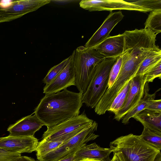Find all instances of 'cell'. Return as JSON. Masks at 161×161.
I'll return each instance as SVG.
<instances>
[{
  "instance_id": "cell-28",
  "label": "cell",
  "mask_w": 161,
  "mask_h": 161,
  "mask_svg": "<svg viewBox=\"0 0 161 161\" xmlns=\"http://www.w3.org/2000/svg\"><path fill=\"white\" fill-rule=\"evenodd\" d=\"M156 112H161V100H154L146 109Z\"/></svg>"
},
{
  "instance_id": "cell-13",
  "label": "cell",
  "mask_w": 161,
  "mask_h": 161,
  "mask_svg": "<svg viewBox=\"0 0 161 161\" xmlns=\"http://www.w3.org/2000/svg\"><path fill=\"white\" fill-rule=\"evenodd\" d=\"M43 125V123L35 114L31 115L22 118L11 125L7 130L11 136H33Z\"/></svg>"
},
{
  "instance_id": "cell-26",
  "label": "cell",
  "mask_w": 161,
  "mask_h": 161,
  "mask_svg": "<svg viewBox=\"0 0 161 161\" xmlns=\"http://www.w3.org/2000/svg\"><path fill=\"white\" fill-rule=\"evenodd\" d=\"M161 61L158 62L153 68L143 75V79L146 83L152 82L156 78L161 79Z\"/></svg>"
},
{
  "instance_id": "cell-1",
  "label": "cell",
  "mask_w": 161,
  "mask_h": 161,
  "mask_svg": "<svg viewBox=\"0 0 161 161\" xmlns=\"http://www.w3.org/2000/svg\"><path fill=\"white\" fill-rule=\"evenodd\" d=\"M83 94L67 89L45 94L34 109L36 116L47 127L77 116L83 104Z\"/></svg>"
},
{
  "instance_id": "cell-22",
  "label": "cell",
  "mask_w": 161,
  "mask_h": 161,
  "mask_svg": "<svg viewBox=\"0 0 161 161\" xmlns=\"http://www.w3.org/2000/svg\"><path fill=\"white\" fill-rule=\"evenodd\" d=\"M141 138L145 142L156 149L161 151V134L144 128Z\"/></svg>"
},
{
  "instance_id": "cell-11",
  "label": "cell",
  "mask_w": 161,
  "mask_h": 161,
  "mask_svg": "<svg viewBox=\"0 0 161 161\" xmlns=\"http://www.w3.org/2000/svg\"><path fill=\"white\" fill-rule=\"evenodd\" d=\"M146 83L143 79V75L135 76L132 79L125 102L123 107L115 114L114 119L119 121L136 107L144 95Z\"/></svg>"
},
{
  "instance_id": "cell-10",
  "label": "cell",
  "mask_w": 161,
  "mask_h": 161,
  "mask_svg": "<svg viewBox=\"0 0 161 161\" xmlns=\"http://www.w3.org/2000/svg\"><path fill=\"white\" fill-rule=\"evenodd\" d=\"M38 139L33 136L8 135L0 137V148L19 154L35 151Z\"/></svg>"
},
{
  "instance_id": "cell-17",
  "label": "cell",
  "mask_w": 161,
  "mask_h": 161,
  "mask_svg": "<svg viewBox=\"0 0 161 161\" xmlns=\"http://www.w3.org/2000/svg\"><path fill=\"white\" fill-rule=\"evenodd\" d=\"M148 84V83H146L145 85L144 94L142 98L136 107L121 119L122 123L123 124H127L131 118H133L141 111L146 109L151 102L155 99L157 91L153 94H149V88Z\"/></svg>"
},
{
  "instance_id": "cell-27",
  "label": "cell",
  "mask_w": 161,
  "mask_h": 161,
  "mask_svg": "<svg viewBox=\"0 0 161 161\" xmlns=\"http://www.w3.org/2000/svg\"><path fill=\"white\" fill-rule=\"evenodd\" d=\"M21 154L0 148V161H13L21 157Z\"/></svg>"
},
{
  "instance_id": "cell-16",
  "label": "cell",
  "mask_w": 161,
  "mask_h": 161,
  "mask_svg": "<svg viewBox=\"0 0 161 161\" xmlns=\"http://www.w3.org/2000/svg\"><path fill=\"white\" fill-rule=\"evenodd\" d=\"M145 128L161 134V112L145 109L133 117Z\"/></svg>"
},
{
  "instance_id": "cell-15",
  "label": "cell",
  "mask_w": 161,
  "mask_h": 161,
  "mask_svg": "<svg viewBox=\"0 0 161 161\" xmlns=\"http://www.w3.org/2000/svg\"><path fill=\"white\" fill-rule=\"evenodd\" d=\"M112 152V150L110 148H103L96 143H93L86 145L77 150L74 157V161L87 158L101 161H110L109 155Z\"/></svg>"
},
{
  "instance_id": "cell-5",
  "label": "cell",
  "mask_w": 161,
  "mask_h": 161,
  "mask_svg": "<svg viewBox=\"0 0 161 161\" xmlns=\"http://www.w3.org/2000/svg\"><path fill=\"white\" fill-rule=\"evenodd\" d=\"M98 124L93 121L92 124L82 130L58 147L37 159L39 161H58L68 154L86 145L89 142L99 136L94 133L97 130Z\"/></svg>"
},
{
  "instance_id": "cell-3",
  "label": "cell",
  "mask_w": 161,
  "mask_h": 161,
  "mask_svg": "<svg viewBox=\"0 0 161 161\" xmlns=\"http://www.w3.org/2000/svg\"><path fill=\"white\" fill-rule=\"evenodd\" d=\"M105 58L96 49L80 46L75 50L73 62L76 86L83 94L86 91L97 65Z\"/></svg>"
},
{
  "instance_id": "cell-20",
  "label": "cell",
  "mask_w": 161,
  "mask_h": 161,
  "mask_svg": "<svg viewBox=\"0 0 161 161\" xmlns=\"http://www.w3.org/2000/svg\"><path fill=\"white\" fill-rule=\"evenodd\" d=\"M130 83L131 80L116 96L110 105L108 111L114 113V115L124 106L128 97Z\"/></svg>"
},
{
  "instance_id": "cell-7",
  "label": "cell",
  "mask_w": 161,
  "mask_h": 161,
  "mask_svg": "<svg viewBox=\"0 0 161 161\" xmlns=\"http://www.w3.org/2000/svg\"><path fill=\"white\" fill-rule=\"evenodd\" d=\"M93 120L89 119L84 111L80 114L73 117L53 126L47 127L44 132L42 139L52 141L54 139L72 133L92 124Z\"/></svg>"
},
{
  "instance_id": "cell-29",
  "label": "cell",
  "mask_w": 161,
  "mask_h": 161,
  "mask_svg": "<svg viewBox=\"0 0 161 161\" xmlns=\"http://www.w3.org/2000/svg\"><path fill=\"white\" fill-rule=\"evenodd\" d=\"M76 151L73 152L68 154L66 156L58 161H74V157Z\"/></svg>"
},
{
  "instance_id": "cell-30",
  "label": "cell",
  "mask_w": 161,
  "mask_h": 161,
  "mask_svg": "<svg viewBox=\"0 0 161 161\" xmlns=\"http://www.w3.org/2000/svg\"><path fill=\"white\" fill-rule=\"evenodd\" d=\"M13 161H36L34 158L26 156H21L19 158Z\"/></svg>"
},
{
  "instance_id": "cell-32",
  "label": "cell",
  "mask_w": 161,
  "mask_h": 161,
  "mask_svg": "<svg viewBox=\"0 0 161 161\" xmlns=\"http://www.w3.org/2000/svg\"><path fill=\"white\" fill-rule=\"evenodd\" d=\"M77 161H101L99 160H97L94 159H90V158H84L81 159L80 160H78Z\"/></svg>"
},
{
  "instance_id": "cell-21",
  "label": "cell",
  "mask_w": 161,
  "mask_h": 161,
  "mask_svg": "<svg viewBox=\"0 0 161 161\" xmlns=\"http://www.w3.org/2000/svg\"><path fill=\"white\" fill-rule=\"evenodd\" d=\"M64 142L49 141L42 139L38 142L35 150L37 159L58 147Z\"/></svg>"
},
{
  "instance_id": "cell-12",
  "label": "cell",
  "mask_w": 161,
  "mask_h": 161,
  "mask_svg": "<svg viewBox=\"0 0 161 161\" xmlns=\"http://www.w3.org/2000/svg\"><path fill=\"white\" fill-rule=\"evenodd\" d=\"M124 17L120 11L114 12H110L100 27L86 42L85 47L93 48L109 37L112 29Z\"/></svg>"
},
{
  "instance_id": "cell-24",
  "label": "cell",
  "mask_w": 161,
  "mask_h": 161,
  "mask_svg": "<svg viewBox=\"0 0 161 161\" xmlns=\"http://www.w3.org/2000/svg\"><path fill=\"white\" fill-rule=\"evenodd\" d=\"M130 2L151 11L161 9V0H139Z\"/></svg>"
},
{
  "instance_id": "cell-9",
  "label": "cell",
  "mask_w": 161,
  "mask_h": 161,
  "mask_svg": "<svg viewBox=\"0 0 161 161\" xmlns=\"http://www.w3.org/2000/svg\"><path fill=\"white\" fill-rule=\"evenodd\" d=\"M74 50L70 55L69 61L61 72L48 85L45 86L43 93L45 94L55 93L67 89L71 86H76L75 75L73 60Z\"/></svg>"
},
{
  "instance_id": "cell-19",
  "label": "cell",
  "mask_w": 161,
  "mask_h": 161,
  "mask_svg": "<svg viewBox=\"0 0 161 161\" xmlns=\"http://www.w3.org/2000/svg\"><path fill=\"white\" fill-rule=\"evenodd\" d=\"M148 29L157 35L161 32V9L151 11L144 24Z\"/></svg>"
},
{
  "instance_id": "cell-2",
  "label": "cell",
  "mask_w": 161,
  "mask_h": 161,
  "mask_svg": "<svg viewBox=\"0 0 161 161\" xmlns=\"http://www.w3.org/2000/svg\"><path fill=\"white\" fill-rule=\"evenodd\" d=\"M110 148L121 161H154L160 151L144 141L140 136L130 134L110 142Z\"/></svg>"
},
{
  "instance_id": "cell-8",
  "label": "cell",
  "mask_w": 161,
  "mask_h": 161,
  "mask_svg": "<svg viewBox=\"0 0 161 161\" xmlns=\"http://www.w3.org/2000/svg\"><path fill=\"white\" fill-rule=\"evenodd\" d=\"M79 5L82 8L89 11L111 12L116 10L136 11L144 13L151 11L150 10L122 0H82L80 2Z\"/></svg>"
},
{
  "instance_id": "cell-25",
  "label": "cell",
  "mask_w": 161,
  "mask_h": 161,
  "mask_svg": "<svg viewBox=\"0 0 161 161\" xmlns=\"http://www.w3.org/2000/svg\"><path fill=\"white\" fill-rule=\"evenodd\" d=\"M122 64V55L119 57L112 67L109 76L108 88L109 89L115 82L120 71Z\"/></svg>"
},
{
  "instance_id": "cell-14",
  "label": "cell",
  "mask_w": 161,
  "mask_h": 161,
  "mask_svg": "<svg viewBox=\"0 0 161 161\" xmlns=\"http://www.w3.org/2000/svg\"><path fill=\"white\" fill-rule=\"evenodd\" d=\"M124 46L123 34L109 36L93 48L105 58H117L123 53Z\"/></svg>"
},
{
  "instance_id": "cell-31",
  "label": "cell",
  "mask_w": 161,
  "mask_h": 161,
  "mask_svg": "<svg viewBox=\"0 0 161 161\" xmlns=\"http://www.w3.org/2000/svg\"><path fill=\"white\" fill-rule=\"evenodd\" d=\"M110 161H121L118 156L115 154H114V156Z\"/></svg>"
},
{
  "instance_id": "cell-33",
  "label": "cell",
  "mask_w": 161,
  "mask_h": 161,
  "mask_svg": "<svg viewBox=\"0 0 161 161\" xmlns=\"http://www.w3.org/2000/svg\"><path fill=\"white\" fill-rule=\"evenodd\" d=\"M154 161H161V154L159 153L156 157Z\"/></svg>"
},
{
  "instance_id": "cell-23",
  "label": "cell",
  "mask_w": 161,
  "mask_h": 161,
  "mask_svg": "<svg viewBox=\"0 0 161 161\" xmlns=\"http://www.w3.org/2000/svg\"><path fill=\"white\" fill-rule=\"evenodd\" d=\"M70 58V56L50 69L42 80L45 86L50 83L61 72L68 63Z\"/></svg>"
},
{
  "instance_id": "cell-4",
  "label": "cell",
  "mask_w": 161,
  "mask_h": 161,
  "mask_svg": "<svg viewBox=\"0 0 161 161\" xmlns=\"http://www.w3.org/2000/svg\"><path fill=\"white\" fill-rule=\"evenodd\" d=\"M118 58H105L96 66L86 90L83 94V103L87 107L95 108L105 93L110 71Z\"/></svg>"
},
{
  "instance_id": "cell-6",
  "label": "cell",
  "mask_w": 161,
  "mask_h": 161,
  "mask_svg": "<svg viewBox=\"0 0 161 161\" xmlns=\"http://www.w3.org/2000/svg\"><path fill=\"white\" fill-rule=\"evenodd\" d=\"M50 2V0H0V23L19 18Z\"/></svg>"
},
{
  "instance_id": "cell-18",
  "label": "cell",
  "mask_w": 161,
  "mask_h": 161,
  "mask_svg": "<svg viewBox=\"0 0 161 161\" xmlns=\"http://www.w3.org/2000/svg\"><path fill=\"white\" fill-rule=\"evenodd\" d=\"M161 61L160 49L151 51L141 64L135 76L144 75Z\"/></svg>"
}]
</instances>
